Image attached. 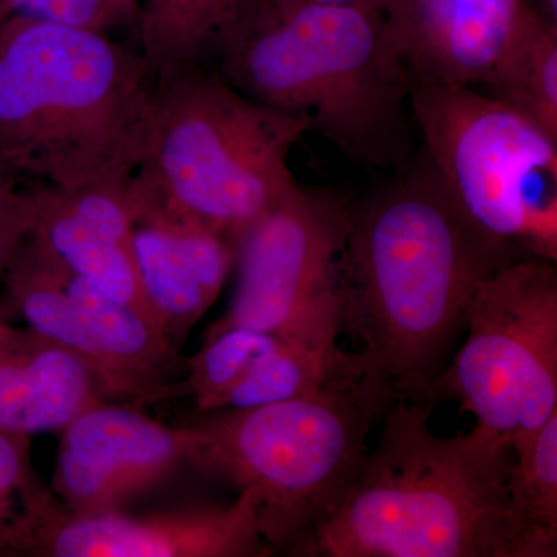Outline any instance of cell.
Listing matches in <instances>:
<instances>
[{
    "instance_id": "obj_1",
    "label": "cell",
    "mask_w": 557,
    "mask_h": 557,
    "mask_svg": "<svg viewBox=\"0 0 557 557\" xmlns=\"http://www.w3.org/2000/svg\"><path fill=\"white\" fill-rule=\"evenodd\" d=\"M504 265L418 146L391 183L351 205L341 252V333L359 347L364 383L392 401L426 399L480 282Z\"/></svg>"
},
{
    "instance_id": "obj_2",
    "label": "cell",
    "mask_w": 557,
    "mask_h": 557,
    "mask_svg": "<svg viewBox=\"0 0 557 557\" xmlns=\"http://www.w3.org/2000/svg\"><path fill=\"white\" fill-rule=\"evenodd\" d=\"M434 403L399 398L381 417L379 445L366 454L338 507L299 556L552 557L511 494V443L478 426L438 437Z\"/></svg>"
},
{
    "instance_id": "obj_3",
    "label": "cell",
    "mask_w": 557,
    "mask_h": 557,
    "mask_svg": "<svg viewBox=\"0 0 557 557\" xmlns=\"http://www.w3.org/2000/svg\"><path fill=\"white\" fill-rule=\"evenodd\" d=\"M207 61L245 97L309 121L359 166L395 174L420 146L412 79L381 7L240 0Z\"/></svg>"
},
{
    "instance_id": "obj_4",
    "label": "cell",
    "mask_w": 557,
    "mask_h": 557,
    "mask_svg": "<svg viewBox=\"0 0 557 557\" xmlns=\"http://www.w3.org/2000/svg\"><path fill=\"white\" fill-rule=\"evenodd\" d=\"M157 75L108 33L11 14L0 39V170L64 194L126 193Z\"/></svg>"
},
{
    "instance_id": "obj_5",
    "label": "cell",
    "mask_w": 557,
    "mask_h": 557,
    "mask_svg": "<svg viewBox=\"0 0 557 557\" xmlns=\"http://www.w3.org/2000/svg\"><path fill=\"white\" fill-rule=\"evenodd\" d=\"M310 123L245 97L211 62L157 75L148 141L127 188L135 223L239 245L298 185L292 150Z\"/></svg>"
},
{
    "instance_id": "obj_6",
    "label": "cell",
    "mask_w": 557,
    "mask_h": 557,
    "mask_svg": "<svg viewBox=\"0 0 557 557\" xmlns=\"http://www.w3.org/2000/svg\"><path fill=\"white\" fill-rule=\"evenodd\" d=\"M391 403L351 372L307 397L200 413L188 463L251 490L260 534L296 555L338 507Z\"/></svg>"
},
{
    "instance_id": "obj_7",
    "label": "cell",
    "mask_w": 557,
    "mask_h": 557,
    "mask_svg": "<svg viewBox=\"0 0 557 557\" xmlns=\"http://www.w3.org/2000/svg\"><path fill=\"white\" fill-rule=\"evenodd\" d=\"M420 148L505 262L557 258V138L475 87L412 84Z\"/></svg>"
},
{
    "instance_id": "obj_8",
    "label": "cell",
    "mask_w": 557,
    "mask_h": 557,
    "mask_svg": "<svg viewBox=\"0 0 557 557\" xmlns=\"http://www.w3.org/2000/svg\"><path fill=\"white\" fill-rule=\"evenodd\" d=\"M467 329L426 399H454L478 426L522 448L557 410L556 262L519 259L487 274Z\"/></svg>"
},
{
    "instance_id": "obj_9",
    "label": "cell",
    "mask_w": 557,
    "mask_h": 557,
    "mask_svg": "<svg viewBox=\"0 0 557 557\" xmlns=\"http://www.w3.org/2000/svg\"><path fill=\"white\" fill-rule=\"evenodd\" d=\"M350 201L296 185L237 245L233 306L205 335L233 327L313 346H338L339 259Z\"/></svg>"
},
{
    "instance_id": "obj_10",
    "label": "cell",
    "mask_w": 557,
    "mask_h": 557,
    "mask_svg": "<svg viewBox=\"0 0 557 557\" xmlns=\"http://www.w3.org/2000/svg\"><path fill=\"white\" fill-rule=\"evenodd\" d=\"M5 273L28 327L78 357L109 401L139 408L189 397L178 348L137 310L72 273L38 240L28 236Z\"/></svg>"
},
{
    "instance_id": "obj_11",
    "label": "cell",
    "mask_w": 557,
    "mask_h": 557,
    "mask_svg": "<svg viewBox=\"0 0 557 557\" xmlns=\"http://www.w3.org/2000/svg\"><path fill=\"white\" fill-rule=\"evenodd\" d=\"M274 548L260 534L258 497L240 491L230 507L159 515H75L49 491L36 509L28 557H263Z\"/></svg>"
},
{
    "instance_id": "obj_12",
    "label": "cell",
    "mask_w": 557,
    "mask_h": 557,
    "mask_svg": "<svg viewBox=\"0 0 557 557\" xmlns=\"http://www.w3.org/2000/svg\"><path fill=\"white\" fill-rule=\"evenodd\" d=\"M61 432L50 490L75 515L120 511L124 502L188 463V424L166 426L137 406L101 403Z\"/></svg>"
},
{
    "instance_id": "obj_13",
    "label": "cell",
    "mask_w": 557,
    "mask_h": 557,
    "mask_svg": "<svg viewBox=\"0 0 557 557\" xmlns=\"http://www.w3.org/2000/svg\"><path fill=\"white\" fill-rule=\"evenodd\" d=\"M528 0H384L388 40L412 84L485 86L520 25Z\"/></svg>"
},
{
    "instance_id": "obj_14",
    "label": "cell",
    "mask_w": 557,
    "mask_h": 557,
    "mask_svg": "<svg viewBox=\"0 0 557 557\" xmlns=\"http://www.w3.org/2000/svg\"><path fill=\"white\" fill-rule=\"evenodd\" d=\"M134 251L161 332L180 348L236 267L237 245L208 231L137 222Z\"/></svg>"
},
{
    "instance_id": "obj_15",
    "label": "cell",
    "mask_w": 557,
    "mask_h": 557,
    "mask_svg": "<svg viewBox=\"0 0 557 557\" xmlns=\"http://www.w3.org/2000/svg\"><path fill=\"white\" fill-rule=\"evenodd\" d=\"M106 401L100 381L57 341L13 327L0 344V431L28 438L62 431Z\"/></svg>"
},
{
    "instance_id": "obj_16",
    "label": "cell",
    "mask_w": 557,
    "mask_h": 557,
    "mask_svg": "<svg viewBox=\"0 0 557 557\" xmlns=\"http://www.w3.org/2000/svg\"><path fill=\"white\" fill-rule=\"evenodd\" d=\"M28 196L35 218L30 233L33 239L38 240L72 273L87 278L137 310L163 333L146 298L134 247H127L84 222L69 207L60 190L38 185L28 190Z\"/></svg>"
},
{
    "instance_id": "obj_17",
    "label": "cell",
    "mask_w": 557,
    "mask_h": 557,
    "mask_svg": "<svg viewBox=\"0 0 557 557\" xmlns=\"http://www.w3.org/2000/svg\"><path fill=\"white\" fill-rule=\"evenodd\" d=\"M479 90L557 138V22L534 7Z\"/></svg>"
},
{
    "instance_id": "obj_18",
    "label": "cell",
    "mask_w": 557,
    "mask_h": 557,
    "mask_svg": "<svg viewBox=\"0 0 557 557\" xmlns=\"http://www.w3.org/2000/svg\"><path fill=\"white\" fill-rule=\"evenodd\" d=\"M240 0H145L137 17L139 53L156 75L207 61Z\"/></svg>"
},
{
    "instance_id": "obj_19",
    "label": "cell",
    "mask_w": 557,
    "mask_h": 557,
    "mask_svg": "<svg viewBox=\"0 0 557 557\" xmlns=\"http://www.w3.org/2000/svg\"><path fill=\"white\" fill-rule=\"evenodd\" d=\"M511 494L534 534L557 555V410L515 450Z\"/></svg>"
},
{
    "instance_id": "obj_20",
    "label": "cell",
    "mask_w": 557,
    "mask_h": 557,
    "mask_svg": "<svg viewBox=\"0 0 557 557\" xmlns=\"http://www.w3.org/2000/svg\"><path fill=\"white\" fill-rule=\"evenodd\" d=\"M32 442L0 431V557L28 556L33 522L49 487L33 468Z\"/></svg>"
},
{
    "instance_id": "obj_21",
    "label": "cell",
    "mask_w": 557,
    "mask_h": 557,
    "mask_svg": "<svg viewBox=\"0 0 557 557\" xmlns=\"http://www.w3.org/2000/svg\"><path fill=\"white\" fill-rule=\"evenodd\" d=\"M11 13L108 33L113 28L135 27L138 0H5Z\"/></svg>"
},
{
    "instance_id": "obj_22",
    "label": "cell",
    "mask_w": 557,
    "mask_h": 557,
    "mask_svg": "<svg viewBox=\"0 0 557 557\" xmlns=\"http://www.w3.org/2000/svg\"><path fill=\"white\" fill-rule=\"evenodd\" d=\"M33 208L28 190H17L16 180L0 183V273L33 230Z\"/></svg>"
},
{
    "instance_id": "obj_23",
    "label": "cell",
    "mask_w": 557,
    "mask_h": 557,
    "mask_svg": "<svg viewBox=\"0 0 557 557\" xmlns=\"http://www.w3.org/2000/svg\"><path fill=\"white\" fill-rule=\"evenodd\" d=\"M310 2L335 7H381L383 9L384 0H310Z\"/></svg>"
},
{
    "instance_id": "obj_24",
    "label": "cell",
    "mask_w": 557,
    "mask_h": 557,
    "mask_svg": "<svg viewBox=\"0 0 557 557\" xmlns=\"http://www.w3.org/2000/svg\"><path fill=\"white\" fill-rule=\"evenodd\" d=\"M541 11L548 20L557 22V0H539Z\"/></svg>"
},
{
    "instance_id": "obj_25",
    "label": "cell",
    "mask_w": 557,
    "mask_h": 557,
    "mask_svg": "<svg viewBox=\"0 0 557 557\" xmlns=\"http://www.w3.org/2000/svg\"><path fill=\"white\" fill-rule=\"evenodd\" d=\"M10 7L7 5L5 0H0V39H2L3 30H5L7 22H9L11 16Z\"/></svg>"
},
{
    "instance_id": "obj_26",
    "label": "cell",
    "mask_w": 557,
    "mask_h": 557,
    "mask_svg": "<svg viewBox=\"0 0 557 557\" xmlns=\"http://www.w3.org/2000/svg\"><path fill=\"white\" fill-rule=\"evenodd\" d=\"M11 330H13V327H11V325L9 324H5V322H3L2 319H0V344H2L3 339H5L7 336L10 335Z\"/></svg>"
},
{
    "instance_id": "obj_27",
    "label": "cell",
    "mask_w": 557,
    "mask_h": 557,
    "mask_svg": "<svg viewBox=\"0 0 557 557\" xmlns=\"http://www.w3.org/2000/svg\"><path fill=\"white\" fill-rule=\"evenodd\" d=\"M7 180H14V178H11L10 175H7L5 172L0 170V183L7 182Z\"/></svg>"
}]
</instances>
